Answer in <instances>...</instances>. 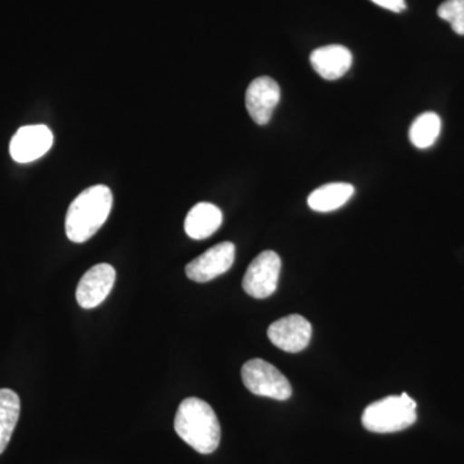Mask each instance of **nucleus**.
I'll list each match as a JSON object with an SVG mask.
<instances>
[{
    "instance_id": "obj_8",
    "label": "nucleus",
    "mask_w": 464,
    "mask_h": 464,
    "mask_svg": "<svg viewBox=\"0 0 464 464\" xmlns=\"http://www.w3.org/2000/svg\"><path fill=\"white\" fill-rule=\"evenodd\" d=\"M115 277V268L111 265L100 264L90 268L76 288L79 306L85 310L100 306L111 292Z\"/></svg>"
},
{
    "instance_id": "obj_9",
    "label": "nucleus",
    "mask_w": 464,
    "mask_h": 464,
    "mask_svg": "<svg viewBox=\"0 0 464 464\" xmlns=\"http://www.w3.org/2000/svg\"><path fill=\"white\" fill-rule=\"evenodd\" d=\"M53 143V134L45 125H26L20 128L9 145L11 157L17 163H32L47 154Z\"/></svg>"
},
{
    "instance_id": "obj_11",
    "label": "nucleus",
    "mask_w": 464,
    "mask_h": 464,
    "mask_svg": "<svg viewBox=\"0 0 464 464\" xmlns=\"http://www.w3.org/2000/svg\"><path fill=\"white\" fill-rule=\"evenodd\" d=\"M310 63L323 79L337 81L353 66V53L343 45H325L311 53Z\"/></svg>"
},
{
    "instance_id": "obj_16",
    "label": "nucleus",
    "mask_w": 464,
    "mask_h": 464,
    "mask_svg": "<svg viewBox=\"0 0 464 464\" xmlns=\"http://www.w3.org/2000/svg\"><path fill=\"white\" fill-rule=\"evenodd\" d=\"M442 20L448 21L458 35H464V0H445L438 9Z\"/></svg>"
},
{
    "instance_id": "obj_4",
    "label": "nucleus",
    "mask_w": 464,
    "mask_h": 464,
    "mask_svg": "<svg viewBox=\"0 0 464 464\" xmlns=\"http://www.w3.org/2000/svg\"><path fill=\"white\" fill-rule=\"evenodd\" d=\"M244 386L257 396L274 400H288L292 396V386L288 378L262 359H252L241 369Z\"/></svg>"
},
{
    "instance_id": "obj_7",
    "label": "nucleus",
    "mask_w": 464,
    "mask_h": 464,
    "mask_svg": "<svg viewBox=\"0 0 464 464\" xmlns=\"http://www.w3.org/2000/svg\"><path fill=\"white\" fill-rule=\"evenodd\" d=\"M268 338L285 353H297L310 344L313 325L301 315H289L268 326Z\"/></svg>"
},
{
    "instance_id": "obj_10",
    "label": "nucleus",
    "mask_w": 464,
    "mask_h": 464,
    "mask_svg": "<svg viewBox=\"0 0 464 464\" xmlns=\"http://www.w3.org/2000/svg\"><path fill=\"white\" fill-rule=\"evenodd\" d=\"M280 87L270 76H259L249 84L246 93V106L250 118L259 125L271 121L274 110L279 105Z\"/></svg>"
},
{
    "instance_id": "obj_14",
    "label": "nucleus",
    "mask_w": 464,
    "mask_h": 464,
    "mask_svg": "<svg viewBox=\"0 0 464 464\" xmlns=\"http://www.w3.org/2000/svg\"><path fill=\"white\" fill-rule=\"evenodd\" d=\"M20 398L14 391L0 390V454L7 449L20 418Z\"/></svg>"
},
{
    "instance_id": "obj_15",
    "label": "nucleus",
    "mask_w": 464,
    "mask_h": 464,
    "mask_svg": "<svg viewBox=\"0 0 464 464\" xmlns=\"http://www.w3.org/2000/svg\"><path fill=\"white\" fill-rule=\"evenodd\" d=\"M441 132V119L436 112H423L415 118L411 130L409 140L417 149L431 148Z\"/></svg>"
},
{
    "instance_id": "obj_3",
    "label": "nucleus",
    "mask_w": 464,
    "mask_h": 464,
    "mask_svg": "<svg viewBox=\"0 0 464 464\" xmlns=\"http://www.w3.org/2000/svg\"><path fill=\"white\" fill-rule=\"evenodd\" d=\"M417 420V402L408 393L389 396L368 406L362 413V423L368 431L392 433L413 426Z\"/></svg>"
},
{
    "instance_id": "obj_6",
    "label": "nucleus",
    "mask_w": 464,
    "mask_h": 464,
    "mask_svg": "<svg viewBox=\"0 0 464 464\" xmlns=\"http://www.w3.org/2000/svg\"><path fill=\"white\" fill-rule=\"evenodd\" d=\"M235 252L237 249L230 241L217 244L199 257L192 259L186 266V275L192 282H210L230 270L235 261Z\"/></svg>"
},
{
    "instance_id": "obj_13",
    "label": "nucleus",
    "mask_w": 464,
    "mask_h": 464,
    "mask_svg": "<svg viewBox=\"0 0 464 464\" xmlns=\"http://www.w3.org/2000/svg\"><path fill=\"white\" fill-rule=\"evenodd\" d=\"M355 188L350 183H326L311 192L307 203L315 212L328 213L340 209L353 198Z\"/></svg>"
},
{
    "instance_id": "obj_12",
    "label": "nucleus",
    "mask_w": 464,
    "mask_h": 464,
    "mask_svg": "<svg viewBox=\"0 0 464 464\" xmlns=\"http://www.w3.org/2000/svg\"><path fill=\"white\" fill-rule=\"evenodd\" d=\"M221 209L215 204L199 203L192 207L185 219V231L191 239L203 240L212 237L222 225Z\"/></svg>"
},
{
    "instance_id": "obj_5",
    "label": "nucleus",
    "mask_w": 464,
    "mask_h": 464,
    "mask_svg": "<svg viewBox=\"0 0 464 464\" xmlns=\"http://www.w3.org/2000/svg\"><path fill=\"white\" fill-rule=\"evenodd\" d=\"M282 259L274 250H265L253 259L244 275L243 289L250 297L264 299L270 297L279 284Z\"/></svg>"
},
{
    "instance_id": "obj_2",
    "label": "nucleus",
    "mask_w": 464,
    "mask_h": 464,
    "mask_svg": "<svg viewBox=\"0 0 464 464\" xmlns=\"http://www.w3.org/2000/svg\"><path fill=\"white\" fill-rule=\"evenodd\" d=\"M112 192L108 186L96 185L75 198L67 210L65 230L72 243L90 240L102 227L111 212Z\"/></svg>"
},
{
    "instance_id": "obj_17",
    "label": "nucleus",
    "mask_w": 464,
    "mask_h": 464,
    "mask_svg": "<svg viewBox=\"0 0 464 464\" xmlns=\"http://www.w3.org/2000/svg\"><path fill=\"white\" fill-rule=\"evenodd\" d=\"M372 2L375 3L377 5H380L382 8L396 12V14L404 12L406 9L405 0H372Z\"/></svg>"
},
{
    "instance_id": "obj_1",
    "label": "nucleus",
    "mask_w": 464,
    "mask_h": 464,
    "mask_svg": "<svg viewBox=\"0 0 464 464\" xmlns=\"http://www.w3.org/2000/svg\"><path fill=\"white\" fill-rule=\"evenodd\" d=\"M177 435L200 454L217 450L221 441V426L212 406L198 398L183 400L174 418Z\"/></svg>"
}]
</instances>
